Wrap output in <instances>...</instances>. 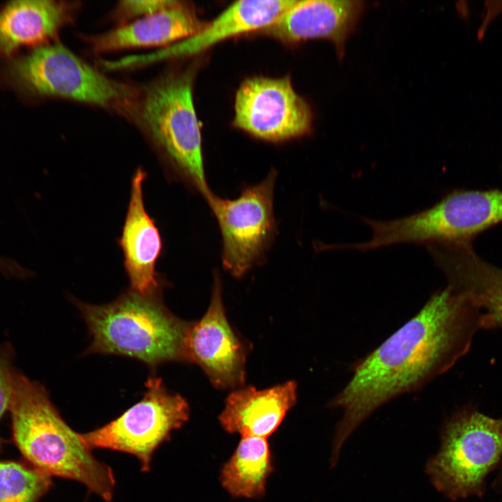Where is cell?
Segmentation results:
<instances>
[{
    "mask_svg": "<svg viewBox=\"0 0 502 502\" xmlns=\"http://www.w3.org/2000/svg\"><path fill=\"white\" fill-rule=\"evenodd\" d=\"M482 329L480 310L449 287L379 347L356 362L344 388L328 403L340 409L330 459L337 461L354 430L390 400L418 390L450 369Z\"/></svg>",
    "mask_w": 502,
    "mask_h": 502,
    "instance_id": "6da1fadb",
    "label": "cell"
},
{
    "mask_svg": "<svg viewBox=\"0 0 502 502\" xmlns=\"http://www.w3.org/2000/svg\"><path fill=\"white\" fill-rule=\"evenodd\" d=\"M8 411L13 441L26 462L51 476L81 482L106 502L112 500L111 467L97 460L63 420L44 386L17 367Z\"/></svg>",
    "mask_w": 502,
    "mask_h": 502,
    "instance_id": "7a4b0ae2",
    "label": "cell"
},
{
    "mask_svg": "<svg viewBox=\"0 0 502 502\" xmlns=\"http://www.w3.org/2000/svg\"><path fill=\"white\" fill-rule=\"evenodd\" d=\"M75 303L92 337L86 353L124 356L151 368L167 362L188 363L191 323L168 310L160 291L142 295L130 289L107 304Z\"/></svg>",
    "mask_w": 502,
    "mask_h": 502,
    "instance_id": "3957f363",
    "label": "cell"
},
{
    "mask_svg": "<svg viewBox=\"0 0 502 502\" xmlns=\"http://www.w3.org/2000/svg\"><path fill=\"white\" fill-rule=\"evenodd\" d=\"M125 111L144 131L169 178L205 199L213 193L204 170L190 71L157 78L137 93Z\"/></svg>",
    "mask_w": 502,
    "mask_h": 502,
    "instance_id": "277c9868",
    "label": "cell"
},
{
    "mask_svg": "<svg viewBox=\"0 0 502 502\" xmlns=\"http://www.w3.org/2000/svg\"><path fill=\"white\" fill-rule=\"evenodd\" d=\"M0 83L27 101L61 98L121 109L137 95L57 42L0 59Z\"/></svg>",
    "mask_w": 502,
    "mask_h": 502,
    "instance_id": "5b68a950",
    "label": "cell"
},
{
    "mask_svg": "<svg viewBox=\"0 0 502 502\" xmlns=\"http://www.w3.org/2000/svg\"><path fill=\"white\" fill-rule=\"evenodd\" d=\"M501 456L502 419L466 407L443 425L440 448L425 471L434 487L451 500L481 496L487 476Z\"/></svg>",
    "mask_w": 502,
    "mask_h": 502,
    "instance_id": "8992f818",
    "label": "cell"
},
{
    "mask_svg": "<svg viewBox=\"0 0 502 502\" xmlns=\"http://www.w3.org/2000/svg\"><path fill=\"white\" fill-rule=\"evenodd\" d=\"M277 173L246 186L235 199L212 193L206 199L222 236V262L231 275L243 277L262 262L277 234L273 198Z\"/></svg>",
    "mask_w": 502,
    "mask_h": 502,
    "instance_id": "52a82bcc",
    "label": "cell"
},
{
    "mask_svg": "<svg viewBox=\"0 0 502 502\" xmlns=\"http://www.w3.org/2000/svg\"><path fill=\"white\" fill-rule=\"evenodd\" d=\"M145 385L139 402L105 425L79 435L90 450L107 448L135 455L141 470L147 472L154 450L188 420L190 408L183 397L167 390L162 379L151 376Z\"/></svg>",
    "mask_w": 502,
    "mask_h": 502,
    "instance_id": "ba28073f",
    "label": "cell"
},
{
    "mask_svg": "<svg viewBox=\"0 0 502 502\" xmlns=\"http://www.w3.org/2000/svg\"><path fill=\"white\" fill-rule=\"evenodd\" d=\"M312 120L310 106L289 77H251L236 91L234 125L257 138L278 142L298 137L310 130Z\"/></svg>",
    "mask_w": 502,
    "mask_h": 502,
    "instance_id": "9c48e42d",
    "label": "cell"
},
{
    "mask_svg": "<svg viewBox=\"0 0 502 502\" xmlns=\"http://www.w3.org/2000/svg\"><path fill=\"white\" fill-rule=\"evenodd\" d=\"M186 352L188 363L199 365L217 389L232 390L244 386L248 347L227 319L218 272L213 274L206 312L190 326Z\"/></svg>",
    "mask_w": 502,
    "mask_h": 502,
    "instance_id": "30bf717a",
    "label": "cell"
},
{
    "mask_svg": "<svg viewBox=\"0 0 502 502\" xmlns=\"http://www.w3.org/2000/svg\"><path fill=\"white\" fill-rule=\"evenodd\" d=\"M432 258L448 287L480 310L482 329L502 328V268L481 258L472 243L439 247Z\"/></svg>",
    "mask_w": 502,
    "mask_h": 502,
    "instance_id": "8fae6325",
    "label": "cell"
},
{
    "mask_svg": "<svg viewBox=\"0 0 502 502\" xmlns=\"http://www.w3.org/2000/svg\"><path fill=\"white\" fill-rule=\"evenodd\" d=\"M146 175L142 167L133 174L126 215L118 239L130 289L142 295L161 291L155 267L163 247L159 229L144 204L143 183Z\"/></svg>",
    "mask_w": 502,
    "mask_h": 502,
    "instance_id": "7c38bea8",
    "label": "cell"
},
{
    "mask_svg": "<svg viewBox=\"0 0 502 502\" xmlns=\"http://www.w3.org/2000/svg\"><path fill=\"white\" fill-rule=\"evenodd\" d=\"M295 0H241L233 2L198 33L180 42L144 56L126 58L128 67L164 59L192 55L231 37L262 31Z\"/></svg>",
    "mask_w": 502,
    "mask_h": 502,
    "instance_id": "4fadbf2b",
    "label": "cell"
},
{
    "mask_svg": "<svg viewBox=\"0 0 502 502\" xmlns=\"http://www.w3.org/2000/svg\"><path fill=\"white\" fill-rule=\"evenodd\" d=\"M363 7L361 1L295 0L262 31L285 42L328 39L342 56Z\"/></svg>",
    "mask_w": 502,
    "mask_h": 502,
    "instance_id": "5bb4252c",
    "label": "cell"
},
{
    "mask_svg": "<svg viewBox=\"0 0 502 502\" xmlns=\"http://www.w3.org/2000/svg\"><path fill=\"white\" fill-rule=\"evenodd\" d=\"M296 399L294 381L265 389L243 386L227 396L219 421L229 433L266 439L276 430Z\"/></svg>",
    "mask_w": 502,
    "mask_h": 502,
    "instance_id": "9a60e30c",
    "label": "cell"
},
{
    "mask_svg": "<svg viewBox=\"0 0 502 502\" xmlns=\"http://www.w3.org/2000/svg\"><path fill=\"white\" fill-rule=\"evenodd\" d=\"M77 6L54 0H15L0 8V59L24 47L50 43L73 16Z\"/></svg>",
    "mask_w": 502,
    "mask_h": 502,
    "instance_id": "2e32d148",
    "label": "cell"
},
{
    "mask_svg": "<svg viewBox=\"0 0 502 502\" xmlns=\"http://www.w3.org/2000/svg\"><path fill=\"white\" fill-rule=\"evenodd\" d=\"M204 26L190 6L179 1L172 7L90 36L89 41L93 50L99 52L131 47H167L196 34Z\"/></svg>",
    "mask_w": 502,
    "mask_h": 502,
    "instance_id": "e0dca14e",
    "label": "cell"
},
{
    "mask_svg": "<svg viewBox=\"0 0 502 502\" xmlns=\"http://www.w3.org/2000/svg\"><path fill=\"white\" fill-rule=\"evenodd\" d=\"M273 471L266 439L242 437L234 453L224 465L220 480L234 497L258 499L265 494L266 481Z\"/></svg>",
    "mask_w": 502,
    "mask_h": 502,
    "instance_id": "ac0fdd59",
    "label": "cell"
},
{
    "mask_svg": "<svg viewBox=\"0 0 502 502\" xmlns=\"http://www.w3.org/2000/svg\"><path fill=\"white\" fill-rule=\"evenodd\" d=\"M51 477L26 461L0 460V502H38L51 487Z\"/></svg>",
    "mask_w": 502,
    "mask_h": 502,
    "instance_id": "d6986e66",
    "label": "cell"
},
{
    "mask_svg": "<svg viewBox=\"0 0 502 502\" xmlns=\"http://www.w3.org/2000/svg\"><path fill=\"white\" fill-rule=\"evenodd\" d=\"M15 351L11 343L0 344V420L8 410L13 391ZM4 441L0 437V452Z\"/></svg>",
    "mask_w": 502,
    "mask_h": 502,
    "instance_id": "ffe728a7",
    "label": "cell"
},
{
    "mask_svg": "<svg viewBox=\"0 0 502 502\" xmlns=\"http://www.w3.org/2000/svg\"><path fill=\"white\" fill-rule=\"evenodd\" d=\"M178 2L169 0L121 1L116 7V15L120 19L142 17L172 7Z\"/></svg>",
    "mask_w": 502,
    "mask_h": 502,
    "instance_id": "44dd1931",
    "label": "cell"
},
{
    "mask_svg": "<svg viewBox=\"0 0 502 502\" xmlns=\"http://www.w3.org/2000/svg\"><path fill=\"white\" fill-rule=\"evenodd\" d=\"M0 272L6 277L24 280L29 277L32 273L22 267L15 261L0 257Z\"/></svg>",
    "mask_w": 502,
    "mask_h": 502,
    "instance_id": "7402d4cb",
    "label": "cell"
},
{
    "mask_svg": "<svg viewBox=\"0 0 502 502\" xmlns=\"http://www.w3.org/2000/svg\"><path fill=\"white\" fill-rule=\"evenodd\" d=\"M494 486L498 490L502 489V471L500 473L498 478L496 479Z\"/></svg>",
    "mask_w": 502,
    "mask_h": 502,
    "instance_id": "603a6c76",
    "label": "cell"
}]
</instances>
